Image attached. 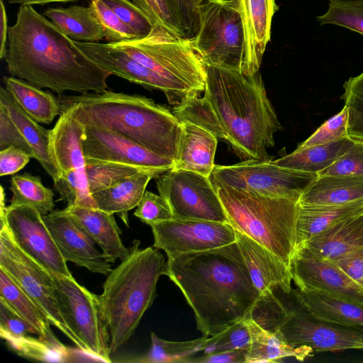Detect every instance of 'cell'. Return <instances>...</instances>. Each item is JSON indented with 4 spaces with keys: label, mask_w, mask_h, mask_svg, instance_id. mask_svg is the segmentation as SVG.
<instances>
[{
    "label": "cell",
    "mask_w": 363,
    "mask_h": 363,
    "mask_svg": "<svg viewBox=\"0 0 363 363\" xmlns=\"http://www.w3.org/2000/svg\"><path fill=\"white\" fill-rule=\"evenodd\" d=\"M32 158L24 150L12 145L0 150V175H11L22 169Z\"/></svg>",
    "instance_id": "53"
},
{
    "label": "cell",
    "mask_w": 363,
    "mask_h": 363,
    "mask_svg": "<svg viewBox=\"0 0 363 363\" xmlns=\"http://www.w3.org/2000/svg\"><path fill=\"white\" fill-rule=\"evenodd\" d=\"M57 98L82 124L110 129L174 160L182 123L153 99L109 90Z\"/></svg>",
    "instance_id": "4"
},
{
    "label": "cell",
    "mask_w": 363,
    "mask_h": 363,
    "mask_svg": "<svg viewBox=\"0 0 363 363\" xmlns=\"http://www.w3.org/2000/svg\"><path fill=\"white\" fill-rule=\"evenodd\" d=\"M84 129L85 125L74 118L69 108H61L50 134L52 154L61 173L70 169L85 172Z\"/></svg>",
    "instance_id": "25"
},
{
    "label": "cell",
    "mask_w": 363,
    "mask_h": 363,
    "mask_svg": "<svg viewBox=\"0 0 363 363\" xmlns=\"http://www.w3.org/2000/svg\"><path fill=\"white\" fill-rule=\"evenodd\" d=\"M110 43L167 82L175 91L178 103L204 91L206 67L192 38L153 26L146 36Z\"/></svg>",
    "instance_id": "8"
},
{
    "label": "cell",
    "mask_w": 363,
    "mask_h": 363,
    "mask_svg": "<svg viewBox=\"0 0 363 363\" xmlns=\"http://www.w3.org/2000/svg\"><path fill=\"white\" fill-rule=\"evenodd\" d=\"M4 60L11 76L59 95L103 92L111 75L31 5H21L9 27Z\"/></svg>",
    "instance_id": "2"
},
{
    "label": "cell",
    "mask_w": 363,
    "mask_h": 363,
    "mask_svg": "<svg viewBox=\"0 0 363 363\" xmlns=\"http://www.w3.org/2000/svg\"><path fill=\"white\" fill-rule=\"evenodd\" d=\"M362 213L363 201L338 205L300 203L296 224V250L337 223Z\"/></svg>",
    "instance_id": "29"
},
{
    "label": "cell",
    "mask_w": 363,
    "mask_h": 363,
    "mask_svg": "<svg viewBox=\"0 0 363 363\" xmlns=\"http://www.w3.org/2000/svg\"><path fill=\"white\" fill-rule=\"evenodd\" d=\"M244 35L242 72L253 75L259 70L271 39L272 18L279 10L276 0H234Z\"/></svg>",
    "instance_id": "20"
},
{
    "label": "cell",
    "mask_w": 363,
    "mask_h": 363,
    "mask_svg": "<svg viewBox=\"0 0 363 363\" xmlns=\"http://www.w3.org/2000/svg\"><path fill=\"white\" fill-rule=\"evenodd\" d=\"M1 223H5L18 247L48 270L72 276L43 216L30 205L1 204Z\"/></svg>",
    "instance_id": "14"
},
{
    "label": "cell",
    "mask_w": 363,
    "mask_h": 363,
    "mask_svg": "<svg viewBox=\"0 0 363 363\" xmlns=\"http://www.w3.org/2000/svg\"><path fill=\"white\" fill-rule=\"evenodd\" d=\"M248 349L223 351L211 354H203L199 357H192L189 363H246Z\"/></svg>",
    "instance_id": "55"
},
{
    "label": "cell",
    "mask_w": 363,
    "mask_h": 363,
    "mask_svg": "<svg viewBox=\"0 0 363 363\" xmlns=\"http://www.w3.org/2000/svg\"><path fill=\"white\" fill-rule=\"evenodd\" d=\"M181 123L182 131L172 169L191 171L210 177L215 167L218 138L191 122Z\"/></svg>",
    "instance_id": "24"
},
{
    "label": "cell",
    "mask_w": 363,
    "mask_h": 363,
    "mask_svg": "<svg viewBox=\"0 0 363 363\" xmlns=\"http://www.w3.org/2000/svg\"><path fill=\"white\" fill-rule=\"evenodd\" d=\"M354 142L347 137L326 144L296 148L291 154L272 162L280 167L318 174L344 155Z\"/></svg>",
    "instance_id": "34"
},
{
    "label": "cell",
    "mask_w": 363,
    "mask_h": 363,
    "mask_svg": "<svg viewBox=\"0 0 363 363\" xmlns=\"http://www.w3.org/2000/svg\"><path fill=\"white\" fill-rule=\"evenodd\" d=\"M363 201V175H325L304 191V205H338Z\"/></svg>",
    "instance_id": "30"
},
{
    "label": "cell",
    "mask_w": 363,
    "mask_h": 363,
    "mask_svg": "<svg viewBox=\"0 0 363 363\" xmlns=\"http://www.w3.org/2000/svg\"><path fill=\"white\" fill-rule=\"evenodd\" d=\"M210 179L233 229L264 246L291 269L299 201L255 194Z\"/></svg>",
    "instance_id": "6"
},
{
    "label": "cell",
    "mask_w": 363,
    "mask_h": 363,
    "mask_svg": "<svg viewBox=\"0 0 363 363\" xmlns=\"http://www.w3.org/2000/svg\"><path fill=\"white\" fill-rule=\"evenodd\" d=\"M62 211L101 247L108 262L114 263L117 259L121 261L128 256L130 247L122 242V230L114 214L97 208L77 205L67 206Z\"/></svg>",
    "instance_id": "22"
},
{
    "label": "cell",
    "mask_w": 363,
    "mask_h": 363,
    "mask_svg": "<svg viewBox=\"0 0 363 363\" xmlns=\"http://www.w3.org/2000/svg\"><path fill=\"white\" fill-rule=\"evenodd\" d=\"M286 295L287 302L275 292L262 295L251 311V318L288 344L310 347L314 354L363 350V328L315 318L301 309L289 294Z\"/></svg>",
    "instance_id": "7"
},
{
    "label": "cell",
    "mask_w": 363,
    "mask_h": 363,
    "mask_svg": "<svg viewBox=\"0 0 363 363\" xmlns=\"http://www.w3.org/2000/svg\"><path fill=\"white\" fill-rule=\"evenodd\" d=\"M74 42L90 60L111 74L147 89L160 90L170 103L178 104L177 94L167 82L110 43Z\"/></svg>",
    "instance_id": "19"
},
{
    "label": "cell",
    "mask_w": 363,
    "mask_h": 363,
    "mask_svg": "<svg viewBox=\"0 0 363 363\" xmlns=\"http://www.w3.org/2000/svg\"><path fill=\"white\" fill-rule=\"evenodd\" d=\"M165 275L193 310L197 330L208 337L248 317L261 296L237 240L167 257Z\"/></svg>",
    "instance_id": "1"
},
{
    "label": "cell",
    "mask_w": 363,
    "mask_h": 363,
    "mask_svg": "<svg viewBox=\"0 0 363 363\" xmlns=\"http://www.w3.org/2000/svg\"><path fill=\"white\" fill-rule=\"evenodd\" d=\"M153 247L167 257L208 250L236 242V233L228 222L176 219L151 224Z\"/></svg>",
    "instance_id": "15"
},
{
    "label": "cell",
    "mask_w": 363,
    "mask_h": 363,
    "mask_svg": "<svg viewBox=\"0 0 363 363\" xmlns=\"http://www.w3.org/2000/svg\"><path fill=\"white\" fill-rule=\"evenodd\" d=\"M0 268L31 298L50 325L58 329L79 350L88 354L62 314L50 271L18 247L5 223H1Z\"/></svg>",
    "instance_id": "10"
},
{
    "label": "cell",
    "mask_w": 363,
    "mask_h": 363,
    "mask_svg": "<svg viewBox=\"0 0 363 363\" xmlns=\"http://www.w3.org/2000/svg\"><path fill=\"white\" fill-rule=\"evenodd\" d=\"M4 82L18 106L39 123L50 124L61 113L60 104L50 92L13 76L4 77Z\"/></svg>",
    "instance_id": "33"
},
{
    "label": "cell",
    "mask_w": 363,
    "mask_h": 363,
    "mask_svg": "<svg viewBox=\"0 0 363 363\" xmlns=\"http://www.w3.org/2000/svg\"><path fill=\"white\" fill-rule=\"evenodd\" d=\"M203 97L211 104L227 136V143L242 160H269L267 149L281 129L258 72L205 65Z\"/></svg>",
    "instance_id": "3"
},
{
    "label": "cell",
    "mask_w": 363,
    "mask_h": 363,
    "mask_svg": "<svg viewBox=\"0 0 363 363\" xmlns=\"http://www.w3.org/2000/svg\"><path fill=\"white\" fill-rule=\"evenodd\" d=\"M203 1H204V0H185L188 7H190V9L192 10V11Z\"/></svg>",
    "instance_id": "58"
},
{
    "label": "cell",
    "mask_w": 363,
    "mask_h": 363,
    "mask_svg": "<svg viewBox=\"0 0 363 363\" xmlns=\"http://www.w3.org/2000/svg\"><path fill=\"white\" fill-rule=\"evenodd\" d=\"M197 29L193 45L205 65L242 72L244 35L234 0H204L194 10Z\"/></svg>",
    "instance_id": "9"
},
{
    "label": "cell",
    "mask_w": 363,
    "mask_h": 363,
    "mask_svg": "<svg viewBox=\"0 0 363 363\" xmlns=\"http://www.w3.org/2000/svg\"><path fill=\"white\" fill-rule=\"evenodd\" d=\"M341 99L348 111L347 133L354 140L363 142V72L350 77L343 84Z\"/></svg>",
    "instance_id": "44"
},
{
    "label": "cell",
    "mask_w": 363,
    "mask_h": 363,
    "mask_svg": "<svg viewBox=\"0 0 363 363\" xmlns=\"http://www.w3.org/2000/svg\"><path fill=\"white\" fill-rule=\"evenodd\" d=\"M0 105L4 108L23 135L33 153L34 158L38 161L53 182L56 181L61 172L51 151V130L43 128L28 115L2 86L0 87Z\"/></svg>",
    "instance_id": "26"
},
{
    "label": "cell",
    "mask_w": 363,
    "mask_h": 363,
    "mask_svg": "<svg viewBox=\"0 0 363 363\" xmlns=\"http://www.w3.org/2000/svg\"><path fill=\"white\" fill-rule=\"evenodd\" d=\"M353 281L363 286V246L335 262Z\"/></svg>",
    "instance_id": "54"
},
{
    "label": "cell",
    "mask_w": 363,
    "mask_h": 363,
    "mask_svg": "<svg viewBox=\"0 0 363 363\" xmlns=\"http://www.w3.org/2000/svg\"><path fill=\"white\" fill-rule=\"evenodd\" d=\"M144 170L146 169L112 162L86 164L85 168L88 186L91 194L111 187Z\"/></svg>",
    "instance_id": "43"
},
{
    "label": "cell",
    "mask_w": 363,
    "mask_h": 363,
    "mask_svg": "<svg viewBox=\"0 0 363 363\" xmlns=\"http://www.w3.org/2000/svg\"><path fill=\"white\" fill-rule=\"evenodd\" d=\"M0 297L37 331L40 339L56 346L64 345L57 338L50 323L31 298L0 268Z\"/></svg>",
    "instance_id": "35"
},
{
    "label": "cell",
    "mask_w": 363,
    "mask_h": 363,
    "mask_svg": "<svg viewBox=\"0 0 363 363\" xmlns=\"http://www.w3.org/2000/svg\"><path fill=\"white\" fill-rule=\"evenodd\" d=\"M50 272L62 314L86 353L97 361L111 362L109 335L98 295L79 284L73 276Z\"/></svg>",
    "instance_id": "11"
},
{
    "label": "cell",
    "mask_w": 363,
    "mask_h": 363,
    "mask_svg": "<svg viewBox=\"0 0 363 363\" xmlns=\"http://www.w3.org/2000/svg\"><path fill=\"white\" fill-rule=\"evenodd\" d=\"M316 20L320 25L333 24L363 35V0H330L327 11Z\"/></svg>",
    "instance_id": "41"
},
{
    "label": "cell",
    "mask_w": 363,
    "mask_h": 363,
    "mask_svg": "<svg viewBox=\"0 0 363 363\" xmlns=\"http://www.w3.org/2000/svg\"><path fill=\"white\" fill-rule=\"evenodd\" d=\"M172 112L180 122H191L208 130L218 139L227 141L226 134L216 113L203 96L184 99L174 106Z\"/></svg>",
    "instance_id": "39"
},
{
    "label": "cell",
    "mask_w": 363,
    "mask_h": 363,
    "mask_svg": "<svg viewBox=\"0 0 363 363\" xmlns=\"http://www.w3.org/2000/svg\"><path fill=\"white\" fill-rule=\"evenodd\" d=\"M208 336L203 335L189 341H169L160 338L151 333V347L149 351L129 362L139 363H189L196 353L203 351V345Z\"/></svg>",
    "instance_id": "37"
},
{
    "label": "cell",
    "mask_w": 363,
    "mask_h": 363,
    "mask_svg": "<svg viewBox=\"0 0 363 363\" xmlns=\"http://www.w3.org/2000/svg\"><path fill=\"white\" fill-rule=\"evenodd\" d=\"M348 111L345 105L337 114L323 123L308 138L299 144L297 148L303 149L314 145L329 143L349 137L347 133Z\"/></svg>",
    "instance_id": "47"
},
{
    "label": "cell",
    "mask_w": 363,
    "mask_h": 363,
    "mask_svg": "<svg viewBox=\"0 0 363 363\" xmlns=\"http://www.w3.org/2000/svg\"><path fill=\"white\" fill-rule=\"evenodd\" d=\"M155 179L159 194L168 201L174 218L228 222L210 177L171 169Z\"/></svg>",
    "instance_id": "13"
},
{
    "label": "cell",
    "mask_w": 363,
    "mask_h": 363,
    "mask_svg": "<svg viewBox=\"0 0 363 363\" xmlns=\"http://www.w3.org/2000/svg\"><path fill=\"white\" fill-rule=\"evenodd\" d=\"M84 125L82 145L86 164L121 163L161 173L174 167L173 159L158 155L117 132Z\"/></svg>",
    "instance_id": "16"
},
{
    "label": "cell",
    "mask_w": 363,
    "mask_h": 363,
    "mask_svg": "<svg viewBox=\"0 0 363 363\" xmlns=\"http://www.w3.org/2000/svg\"><path fill=\"white\" fill-rule=\"evenodd\" d=\"M148 16L153 26L186 36L189 29L187 6L182 0H131Z\"/></svg>",
    "instance_id": "38"
},
{
    "label": "cell",
    "mask_w": 363,
    "mask_h": 363,
    "mask_svg": "<svg viewBox=\"0 0 363 363\" xmlns=\"http://www.w3.org/2000/svg\"><path fill=\"white\" fill-rule=\"evenodd\" d=\"M62 256L66 262L83 267L93 273L107 276L111 271L110 262L95 242L66 214L62 209L43 216Z\"/></svg>",
    "instance_id": "18"
},
{
    "label": "cell",
    "mask_w": 363,
    "mask_h": 363,
    "mask_svg": "<svg viewBox=\"0 0 363 363\" xmlns=\"http://www.w3.org/2000/svg\"><path fill=\"white\" fill-rule=\"evenodd\" d=\"M245 319L251 338L250 346L246 354V363L277 362L289 357L304 361L314 354L310 347H295L288 344L261 327L250 315Z\"/></svg>",
    "instance_id": "31"
},
{
    "label": "cell",
    "mask_w": 363,
    "mask_h": 363,
    "mask_svg": "<svg viewBox=\"0 0 363 363\" xmlns=\"http://www.w3.org/2000/svg\"><path fill=\"white\" fill-rule=\"evenodd\" d=\"M292 279L298 289L320 291L363 305V286L349 277L336 263L298 248L291 263Z\"/></svg>",
    "instance_id": "17"
},
{
    "label": "cell",
    "mask_w": 363,
    "mask_h": 363,
    "mask_svg": "<svg viewBox=\"0 0 363 363\" xmlns=\"http://www.w3.org/2000/svg\"><path fill=\"white\" fill-rule=\"evenodd\" d=\"M251 338L245 319L235 323L214 335L203 345V354L239 349H249Z\"/></svg>",
    "instance_id": "45"
},
{
    "label": "cell",
    "mask_w": 363,
    "mask_h": 363,
    "mask_svg": "<svg viewBox=\"0 0 363 363\" xmlns=\"http://www.w3.org/2000/svg\"><path fill=\"white\" fill-rule=\"evenodd\" d=\"M182 1H184V2H185V0H182Z\"/></svg>",
    "instance_id": "59"
},
{
    "label": "cell",
    "mask_w": 363,
    "mask_h": 363,
    "mask_svg": "<svg viewBox=\"0 0 363 363\" xmlns=\"http://www.w3.org/2000/svg\"><path fill=\"white\" fill-rule=\"evenodd\" d=\"M235 233L251 279L261 295L277 289L283 294H289L293 289L291 269L262 245L242 233Z\"/></svg>",
    "instance_id": "21"
},
{
    "label": "cell",
    "mask_w": 363,
    "mask_h": 363,
    "mask_svg": "<svg viewBox=\"0 0 363 363\" xmlns=\"http://www.w3.org/2000/svg\"><path fill=\"white\" fill-rule=\"evenodd\" d=\"M54 188L60 194L61 201L67 206H84L96 208V203L89 191L86 172L70 169L61 173L54 182Z\"/></svg>",
    "instance_id": "42"
},
{
    "label": "cell",
    "mask_w": 363,
    "mask_h": 363,
    "mask_svg": "<svg viewBox=\"0 0 363 363\" xmlns=\"http://www.w3.org/2000/svg\"><path fill=\"white\" fill-rule=\"evenodd\" d=\"M161 174L154 170L141 171L91 194L96 208L108 213H117L128 226V211L138 206L149 182Z\"/></svg>",
    "instance_id": "28"
},
{
    "label": "cell",
    "mask_w": 363,
    "mask_h": 363,
    "mask_svg": "<svg viewBox=\"0 0 363 363\" xmlns=\"http://www.w3.org/2000/svg\"><path fill=\"white\" fill-rule=\"evenodd\" d=\"M10 190L13 196L11 205H30L43 216L55 208L53 191L45 186L40 177L29 173L17 174L11 177Z\"/></svg>",
    "instance_id": "36"
},
{
    "label": "cell",
    "mask_w": 363,
    "mask_h": 363,
    "mask_svg": "<svg viewBox=\"0 0 363 363\" xmlns=\"http://www.w3.org/2000/svg\"><path fill=\"white\" fill-rule=\"evenodd\" d=\"M318 175H363V142L355 140L344 155Z\"/></svg>",
    "instance_id": "50"
},
{
    "label": "cell",
    "mask_w": 363,
    "mask_h": 363,
    "mask_svg": "<svg viewBox=\"0 0 363 363\" xmlns=\"http://www.w3.org/2000/svg\"><path fill=\"white\" fill-rule=\"evenodd\" d=\"M12 145L24 150L34 158L33 153L23 135L4 108L0 105V150Z\"/></svg>",
    "instance_id": "52"
},
{
    "label": "cell",
    "mask_w": 363,
    "mask_h": 363,
    "mask_svg": "<svg viewBox=\"0 0 363 363\" xmlns=\"http://www.w3.org/2000/svg\"><path fill=\"white\" fill-rule=\"evenodd\" d=\"M10 4L21 5L44 4L50 2H72L77 0H6Z\"/></svg>",
    "instance_id": "57"
},
{
    "label": "cell",
    "mask_w": 363,
    "mask_h": 363,
    "mask_svg": "<svg viewBox=\"0 0 363 363\" xmlns=\"http://www.w3.org/2000/svg\"><path fill=\"white\" fill-rule=\"evenodd\" d=\"M318 176L276 165L271 160H251L233 165H215L210 177L255 194L299 201Z\"/></svg>",
    "instance_id": "12"
},
{
    "label": "cell",
    "mask_w": 363,
    "mask_h": 363,
    "mask_svg": "<svg viewBox=\"0 0 363 363\" xmlns=\"http://www.w3.org/2000/svg\"><path fill=\"white\" fill-rule=\"evenodd\" d=\"M38 335L37 331L0 297V335L23 337Z\"/></svg>",
    "instance_id": "51"
},
{
    "label": "cell",
    "mask_w": 363,
    "mask_h": 363,
    "mask_svg": "<svg viewBox=\"0 0 363 363\" xmlns=\"http://www.w3.org/2000/svg\"><path fill=\"white\" fill-rule=\"evenodd\" d=\"M134 240L128 256L112 269L98 295L109 335L110 353L116 352L134 334L156 298L157 284L166 274V262L159 249H141Z\"/></svg>",
    "instance_id": "5"
},
{
    "label": "cell",
    "mask_w": 363,
    "mask_h": 363,
    "mask_svg": "<svg viewBox=\"0 0 363 363\" xmlns=\"http://www.w3.org/2000/svg\"><path fill=\"white\" fill-rule=\"evenodd\" d=\"M134 216L148 225L174 218L166 199L149 191L145 192Z\"/></svg>",
    "instance_id": "49"
},
{
    "label": "cell",
    "mask_w": 363,
    "mask_h": 363,
    "mask_svg": "<svg viewBox=\"0 0 363 363\" xmlns=\"http://www.w3.org/2000/svg\"><path fill=\"white\" fill-rule=\"evenodd\" d=\"M7 15L4 0H0V58L5 57L7 52L8 32Z\"/></svg>",
    "instance_id": "56"
},
{
    "label": "cell",
    "mask_w": 363,
    "mask_h": 363,
    "mask_svg": "<svg viewBox=\"0 0 363 363\" xmlns=\"http://www.w3.org/2000/svg\"><path fill=\"white\" fill-rule=\"evenodd\" d=\"M302 246L323 259L336 262L363 246V213L337 223Z\"/></svg>",
    "instance_id": "27"
},
{
    "label": "cell",
    "mask_w": 363,
    "mask_h": 363,
    "mask_svg": "<svg viewBox=\"0 0 363 363\" xmlns=\"http://www.w3.org/2000/svg\"><path fill=\"white\" fill-rule=\"evenodd\" d=\"M296 303L318 320L345 326L363 328V305L330 294L313 290L292 289Z\"/></svg>",
    "instance_id": "23"
},
{
    "label": "cell",
    "mask_w": 363,
    "mask_h": 363,
    "mask_svg": "<svg viewBox=\"0 0 363 363\" xmlns=\"http://www.w3.org/2000/svg\"><path fill=\"white\" fill-rule=\"evenodd\" d=\"M103 27L108 43H119L137 38L134 31L102 0L89 4Z\"/></svg>",
    "instance_id": "46"
},
{
    "label": "cell",
    "mask_w": 363,
    "mask_h": 363,
    "mask_svg": "<svg viewBox=\"0 0 363 363\" xmlns=\"http://www.w3.org/2000/svg\"><path fill=\"white\" fill-rule=\"evenodd\" d=\"M135 33L137 38L146 36L153 25L147 14L130 0H102Z\"/></svg>",
    "instance_id": "48"
},
{
    "label": "cell",
    "mask_w": 363,
    "mask_h": 363,
    "mask_svg": "<svg viewBox=\"0 0 363 363\" xmlns=\"http://www.w3.org/2000/svg\"><path fill=\"white\" fill-rule=\"evenodd\" d=\"M18 355L38 361L50 362H71V352L65 345H53L40 337L30 335L23 337L0 335Z\"/></svg>",
    "instance_id": "40"
},
{
    "label": "cell",
    "mask_w": 363,
    "mask_h": 363,
    "mask_svg": "<svg viewBox=\"0 0 363 363\" xmlns=\"http://www.w3.org/2000/svg\"><path fill=\"white\" fill-rule=\"evenodd\" d=\"M44 15L73 40L99 43L106 38L104 30L90 6L49 8Z\"/></svg>",
    "instance_id": "32"
}]
</instances>
